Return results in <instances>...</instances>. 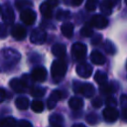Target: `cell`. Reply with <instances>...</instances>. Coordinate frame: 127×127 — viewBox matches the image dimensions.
<instances>
[{"label":"cell","mask_w":127,"mask_h":127,"mask_svg":"<svg viewBox=\"0 0 127 127\" xmlns=\"http://www.w3.org/2000/svg\"><path fill=\"white\" fill-rule=\"evenodd\" d=\"M2 19L6 24H12L14 22V12L12 10V8H10L9 6H6L2 12Z\"/></svg>","instance_id":"obj_15"},{"label":"cell","mask_w":127,"mask_h":127,"mask_svg":"<svg viewBox=\"0 0 127 127\" xmlns=\"http://www.w3.org/2000/svg\"><path fill=\"white\" fill-rule=\"evenodd\" d=\"M61 127H62V126H61Z\"/></svg>","instance_id":"obj_45"},{"label":"cell","mask_w":127,"mask_h":127,"mask_svg":"<svg viewBox=\"0 0 127 127\" xmlns=\"http://www.w3.org/2000/svg\"><path fill=\"white\" fill-rule=\"evenodd\" d=\"M32 3L31 2H27V1H16L15 2V5H16V7L20 10V9H23L24 10V5H31Z\"/></svg>","instance_id":"obj_37"},{"label":"cell","mask_w":127,"mask_h":127,"mask_svg":"<svg viewBox=\"0 0 127 127\" xmlns=\"http://www.w3.org/2000/svg\"><path fill=\"white\" fill-rule=\"evenodd\" d=\"M72 127H85V126L83 124H81V123H76V124L72 125Z\"/></svg>","instance_id":"obj_41"},{"label":"cell","mask_w":127,"mask_h":127,"mask_svg":"<svg viewBox=\"0 0 127 127\" xmlns=\"http://www.w3.org/2000/svg\"><path fill=\"white\" fill-rule=\"evenodd\" d=\"M121 107H122V117L125 122H127V95H121L120 97Z\"/></svg>","instance_id":"obj_26"},{"label":"cell","mask_w":127,"mask_h":127,"mask_svg":"<svg viewBox=\"0 0 127 127\" xmlns=\"http://www.w3.org/2000/svg\"><path fill=\"white\" fill-rule=\"evenodd\" d=\"M91 103H92V106H93L94 108H99V107L102 105V99L99 98V97H95V98L92 99Z\"/></svg>","instance_id":"obj_35"},{"label":"cell","mask_w":127,"mask_h":127,"mask_svg":"<svg viewBox=\"0 0 127 127\" xmlns=\"http://www.w3.org/2000/svg\"><path fill=\"white\" fill-rule=\"evenodd\" d=\"M113 91H114V87L112 83H108V84L106 83L101 87V92L104 94H111Z\"/></svg>","instance_id":"obj_30"},{"label":"cell","mask_w":127,"mask_h":127,"mask_svg":"<svg viewBox=\"0 0 127 127\" xmlns=\"http://www.w3.org/2000/svg\"><path fill=\"white\" fill-rule=\"evenodd\" d=\"M97 119H98V117H97V115L94 114V113H89V114L86 116V121H87L89 124H91V125L96 124V123H97Z\"/></svg>","instance_id":"obj_33"},{"label":"cell","mask_w":127,"mask_h":127,"mask_svg":"<svg viewBox=\"0 0 127 127\" xmlns=\"http://www.w3.org/2000/svg\"><path fill=\"white\" fill-rule=\"evenodd\" d=\"M96 5H97V2L96 1H94V0H88L85 3V8L88 11H94L96 9Z\"/></svg>","instance_id":"obj_32"},{"label":"cell","mask_w":127,"mask_h":127,"mask_svg":"<svg viewBox=\"0 0 127 127\" xmlns=\"http://www.w3.org/2000/svg\"><path fill=\"white\" fill-rule=\"evenodd\" d=\"M30 93L34 97H42L46 93V88L41 87V86H34L30 90Z\"/></svg>","instance_id":"obj_25"},{"label":"cell","mask_w":127,"mask_h":127,"mask_svg":"<svg viewBox=\"0 0 127 127\" xmlns=\"http://www.w3.org/2000/svg\"><path fill=\"white\" fill-rule=\"evenodd\" d=\"M125 4H126V5H127V0H126V1H125Z\"/></svg>","instance_id":"obj_42"},{"label":"cell","mask_w":127,"mask_h":127,"mask_svg":"<svg viewBox=\"0 0 127 127\" xmlns=\"http://www.w3.org/2000/svg\"><path fill=\"white\" fill-rule=\"evenodd\" d=\"M104 50L109 55H113L115 53V47H114V45L110 41H106L104 43Z\"/></svg>","instance_id":"obj_29"},{"label":"cell","mask_w":127,"mask_h":127,"mask_svg":"<svg viewBox=\"0 0 127 127\" xmlns=\"http://www.w3.org/2000/svg\"><path fill=\"white\" fill-rule=\"evenodd\" d=\"M63 97H64V92L63 91H61V90H54L51 93V95L48 98V100H47V107L49 109H53L56 106L57 102L60 99H62Z\"/></svg>","instance_id":"obj_11"},{"label":"cell","mask_w":127,"mask_h":127,"mask_svg":"<svg viewBox=\"0 0 127 127\" xmlns=\"http://www.w3.org/2000/svg\"><path fill=\"white\" fill-rule=\"evenodd\" d=\"M31 108H32L33 111H35L37 113H40L44 109V103L41 100H34L31 103Z\"/></svg>","instance_id":"obj_27"},{"label":"cell","mask_w":127,"mask_h":127,"mask_svg":"<svg viewBox=\"0 0 127 127\" xmlns=\"http://www.w3.org/2000/svg\"><path fill=\"white\" fill-rule=\"evenodd\" d=\"M106 105H107V107H114L115 108V106H116V99L114 97H112V96L107 97V99H106Z\"/></svg>","instance_id":"obj_34"},{"label":"cell","mask_w":127,"mask_h":127,"mask_svg":"<svg viewBox=\"0 0 127 127\" xmlns=\"http://www.w3.org/2000/svg\"><path fill=\"white\" fill-rule=\"evenodd\" d=\"M18 127H33L32 124L27 120H21L18 123Z\"/></svg>","instance_id":"obj_38"},{"label":"cell","mask_w":127,"mask_h":127,"mask_svg":"<svg viewBox=\"0 0 127 127\" xmlns=\"http://www.w3.org/2000/svg\"><path fill=\"white\" fill-rule=\"evenodd\" d=\"M15 105L20 110H26L29 107V99L25 96H20L15 100Z\"/></svg>","instance_id":"obj_21"},{"label":"cell","mask_w":127,"mask_h":127,"mask_svg":"<svg viewBox=\"0 0 127 127\" xmlns=\"http://www.w3.org/2000/svg\"><path fill=\"white\" fill-rule=\"evenodd\" d=\"M68 105L72 110H79L83 107V100L80 97L74 96V97H71L69 99Z\"/></svg>","instance_id":"obj_18"},{"label":"cell","mask_w":127,"mask_h":127,"mask_svg":"<svg viewBox=\"0 0 127 127\" xmlns=\"http://www.w3.org/2000/svg\"><path fill=\"white\" fill-rule=\"evenodd\" d=\"M66 64L63 60H55L51 66L52 71V77L56 82H59L63 79V77L65 75L66 72Z\"/></svg>","instance_id":"obj_2"},{"label":"cell","mask_w":127,"mask_h":127,"mask_svg":"<svg viewBox=\"0 0 127 127\" xmlns=\"http://www.w3.org/2000/svg\"><path fill=\"white\" fill-rule=\"evenodd\" d=\"M40 11H41L42 15L47 19H51L53 17V7L50 5V3L48 1L41 5Z\"/></svg>","instance_id":"obj_17"},{"label":"cell","mask_w":127,"mask_h":127,"mask_svg":"<svg viewBox=\"0 0 127 127\" xmlns=\"http://www.w3.org/2000/svg\"><path fill=\"white\" fill-rule=\"evenodd\" d=\"M101 39H102V36L101 35H99V34L94 35L93 38H92V40H91V44L94 45V46H96V45H98V44L101 43Z\"/></svg>","instance_id":"obj_36"},{"label":"cell","mask_w":127,"mask_h":127,"mask_svg":"<svg viewBox=\"0 0 127 127\" xmlns=\"http://www.w3.org/2000/svg\"><path fill=\"white\" fill-rule=\"evenodd\" d=\"M21 21L26 24V25H32L34 24V22L36 21V13L31 9V8H26L24 10H22L21 15H20Z\"/></svg>","instance_id":"obj_6"},{"label":"cell","mask_w":127,"mask_h":127,"mask_svg":"<svg viewBox=\"0 0 127 127\" xmlns=\"http://www.w3.org/2000/svg\"><path fill=\"white\" fill-rule=\"evenodd\" d=\"M80 34H81V36H83V37H91V36L93 35V31H92V29H91L90 27L84 26V27L80 30Z\"/></svg>","instance_id":"obj_31"},{"label":"cell","mask_w":127,"mask_h":127,"mask_svg":"<svg viewBox=\"0 0 127 127\" xmlns=\"http://www.w3.org/2000/svg\"><path fill=\"white\" fill-rule=\"evenodd\" d=\"M17 122L13 117H6L0 120V127H16Z\"/></svg>","instance_id":"obj_24"},{"label":"cell","mask_w":127,"mask_h":127,"mask_svg":"<svg viewBox=\"0 0 127 127\" xmlns=\"http://www.w3.org/2000/svg\"><path fill=\"white\" fill-rule=\"evenodd\" d=\"M74 91L77 93H81L82 95H84L85 97H92L94 95L95 89L93 87L92 84L90 83H82V84H78L75 83L74 84Z\"/></svg>","instance_id":"obj_5"},{"label":"cell","mask_w":127,"mask_h":127,"mask_svg":"<svg viewBox=\"0 0 127 127\" xmlns=\"http://www.w3.org/2000/svg\"><path fill=\"white\" fill-rule=\"evenodd\" d=\"M47 39V33L45 30L41 29V28H37L35 30L32 31L31 35H30V41L33 44L36 45H42L46 42Z\"/></svg>","instance_id":"obj_4"},{"label":"cell","mask_w":127,"mask_h":127,"mask_svg":"<svg viewBox=\"0 0 127 127\" xmlns=\"http://www.w3.org/2000/svg\"><path fill=\"white\" fill-rule=\"evenodd\" d=\"M81 3H82V0H72V1L70 2V4L73 5V6H78V5H80Z\"/></svg>","instance_id":"obj_40"},{"label":"cell","mask_w":127,"mask_h":127,"mask_svg":"<svg viewBox=\"0 0 127 127\" xmlns=\"http://www.w3.org/2000/svg\"><path fill=\"white\" fill-rule=\"evenodd\" d=\"M0 12H1V7H0Z\"/></svg>","instance_id":"obj_43"},{"label":"cell","mask_w":127,"mask_h":127,"mask_svg":"<svg viewBox=\"0 0 127 127\" xmlns=\"http://www.w3.org/2000/svg\"><path fill=\"white\" fill-rule=\"evenodd\" d=\"M90 25L96 29H104L108 25V20L104 16H102L100 14H96V15L92 16V18L90 20Z\"/></svg>","instance_id":"obj_8"},{"label":"cell","mask_w":127,"mask_h":127,"mask_svg":"<svg viewBox=\"0 0 127 127\" xmlns=\"http://www.w3.org/2000/svg\"><path fill=\"white\" fill-rule=\"evenodd\" d=\"M94 80L101 86L107 83V74L101 70H97L94 74Z\"/></svg>","instance_id":"obj_22"},{"label":"cell","mask_w":127,"mask_h":127,"mask_svg":"<svg viewBox=\"0 0 127 127\" xmlns=\"http://www.w3.org/2000/svg\"><path fill=\"white\" fill-rule=\"evenodd\" d=\"M63 122H64V117L60 114H53L50 117V123L52 124V127H61Z\"/></svg>","instance_id":"obj_23"},{"label":"cell","mask_w":127,"mask_h":127,"mask_svg":"<svg viewBox=\"0 0 127 127\" xmlns=\"http://www.w3.org/2000/svg\"><path fill=\"white\" fill-rule=\"evenodd\" d=\"M90 61L92 64H97V65H101L105 63V57L98 51H93L90 55Z\"/></svg>","instance_id":"obj_16"},{"label":"cell","mask_w":127,"mask_h":127,"mask_svg":"<svg viewBox=\"0 0 127 127\" xmlns=\"http://www.w3.org/2000/svg\"><path fill=\"white\" fill-rule=\"evenodd\" d=\"M9 85L11 86V88L18 92V93H23L26 91L27 89V82L24 79H19V78H13L10 82Z\"/></svg>","instance_id":"obj_10"},{"label":"cell","mask_w":127,"mask_h":127,"mask_svg":"<svg viewBox=\"0 0 127 127\" xmlns=\"http://www.w3.org/2000/svg\"><path fill=\"white\" fill-rule=\"evenodd\" d=\"M126 67H127V64H126Z\"/></svg>","instance_id":"obj_44"},{"label":"cell","mask_w":127,"mask_h":127,"mask_svg":"<svg viewBox=\"0 0 127 127\" xmlns=\"http://www.w3.org/2000/svg\"><path fill=\"white\" fill-rule=\"evenodd\" d=\"M62 33L66 38H71L73 35V25L69 22H64L61 27Z\"/></svg>","instance_id":"obj_19"},{"label":"cell","mask_w":127,"mask_h":127,"mask_svg":"<svg viewBox=\"0 0 127 127\" xmlns=\"http://www.w3.org/2000/svg\"><path fill=\"white\" fill-rule=\"evenodd\" d=\"M52 53L54 54V56L59 58V60H63L64 58V56H65L66 50H65L64 45H63V44H56L52 48Z\"/></svg>","instance_id":"obj_14"},{"label":"cell","mask_w":127,"mask_h":127,"mask_svg":"<svg viewBox=\"0 0 127 127\" xmlns=\"http://www.w3.org/2000/svg\"><path fill=\"white\" fill-rule=\"evenodd\" d=\"M11 34H12V37L15 38L16 40H23L27 36V31L25 27H23L22 25H15L12 29Z\"/></svg>","instance_id":"obj_13"},{"label":"cell","mask_w":127,"mask_h":127,"mask_svg":"<svg viewBox=\"0 0 127 127\" xmlns=\"http://www.w3.org/2000/svg\"><path fill=\"white\" fill-rule=\"evenodd\" d=\"M114 5L113 1L104 0L100 3V10L104 15H110L112 13V7Z\"/></svg>","instance_id":"obj_20"},{"label":"cell","mask_w":127,"mask_h":127,"mask_svg":"<svg viewBox=\"0 0 127 127\" xmlns=\"http://www.w3.org/2000/svg\"><path fill=\"white\" fill-rule=\"evenodd\" d=\"M86 46L81 43H75L71 47V56L76 61H82L86 55Z\"/></svg>","instance_id":"obj_3"},{"label":"cell","mask_w":127,"mask_h":127,"mask_svg":"<svg viewBox=\"0 0 127 127\" xmlns=\"http://www.w3.org/2000/svg\"><path fill=\"white\" fill-rule=\"evenodd\" d=\"M102 114H103V117H104L105 121L109 122V123L115 122L119 117V111L114 107H106L103 110Z\"/></svg>","instance_id":"obj_9"},{"label":"cell","mask_w":127,"mask_h":127,"mask_svg":"<svg viewBox=\"0 0 127 127\" xmlns=\"http://www.w3.org/2000/svg\"><path fill=\"white\" fill-rule=\"evenodd\" d=\"M69 15H70L69 11L61 9V10H59V11L57 12V19H58V20H61V21H62V20H65V19H67V18L69 17Z\"/></svg>","instance_id":"obj_28"},{"label":"cell","mask_w":127,"mask_h":127,"mask_svg":"<svg viewBox=\"0 0 127 127\" xmlns=\"http://www.w3.org/2000/svg\"><path fill=\"white\" fill-rule=\"evenodd\" d=\"M76 73L83 78H88L92 73V66L87 63H80L76 65Z\"/></svg>","instance_id":"obj_7"},{"label":"cell","mask_w":127,"mask_h":127,"mask_svg":"<svg viewBox=\"0 0 127 127\" xmlns=\"http://www.w3.org/2000/svg\"><path fill=\"white\" fill-rule=\"evenodd\" d=\"M31 77L33 80L35 81H44L47 77V70L45 67L43 66H39V67H36L33 71H32V74H31Z\"/></svg>","instance_id":"obj_12"},{"label":"cell","mask_w":127,"mask_h":127,"mask_svg":"<svg viewBox=\"0 0 127 127\" xmlns=\"http://www.w3.org/2000/svg\"><path fill=\"white\" fill-rule=\"evenodd\" d=\"M6 98V91L3 88H0V103L3 102Z\"/></svg>","instance_id":"obj_39"},{"label":"cell","mask_w":127,"mask_h":127,"mask_svg":"<svg viewBox=\"0 0 127 127\" xmlns=\"http://www.w3.org/2000/svg\"><path fill=\"white\" fill-rule=\"evenodd\" d=\"M21 59V55L14 49H4L0 52V70L6 71L16 65Z\"/></svg>","instance_id":"obj_1"}]
</instances>
